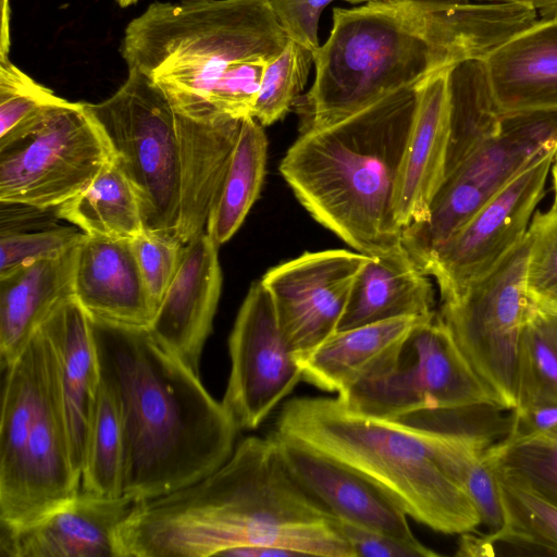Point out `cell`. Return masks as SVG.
I'll return each instance as SVG.
<instances>
[{
    "label": "cell",
    "mask_w": 557,
    "mask_h": 557,
    "mask_svg": "<svg viewBox=\"0 0 557 557\" xmlns=\"http://www.w3.org/2000/svg\"><path fill=\"white\" fill-rule=\"evenodd\" d=\"M117 547L120 557H225L245 547L355 557L337 519L297 481L274 435L248 436L207 476L135 503L119 527Z\"/></svg>",
    "instance_id": "cell-1"
},
{
    "label": "cell",
    "mask_w": 557,
    "mask_h": 557,
    "mask_svg": "<svg viewBox=\"0 0 557 557\" xmlns=\"http://www.w3.org/2000/svg\"><path fill=\"white\" fill-rule=\"evenodd\" d=\"M91 323L101 379L122 420L123 496L135 503L163 496L223 465L239 429L199 374L148 329Z\"/></svg>",
    "instance_id": "cell-2"
},
{
    "label": "cell",
    "mask_w": 557,
    "mask_h": 557,
    "mask_svg": "<svg viewBox=\"0 0 557 557\" xmlns=\"http://www.w3.org/2000/svg\"><path fill=\"white\" fill-rule=\"evenodd\" d=\"M288 41L271 0L154 1L125 28L128 70L197 121L251 115L268 63Z\"/></svg>",
    "instance_id": "cell-3"
},
{
    "label": "cell",
    "mask_w": 557,
    "mask_h": 557,
    "mask_svg": "<svg viewBox=\"0 0 557 557\" xmlns=\"http://www.w3.org/2000/svg\"><path fill=\"white\" fill-rule=\"evenodd\" d=\"M417 87L400 88L342 120L300 132L280 164L312 218L367 256L406 249L393 198Z\"/></svg>",
    "instance_id": "cell-4"
},
{
    "label": "cell",
    "mask_w": 557,
    "mask_h": 557,
    "mask_svg": "<svg viewBox=\"0 0 557 557\" xmlns=\"http://www.w3.org/2000/svg\"><path fill=\"white\" fill-rule=\"evenodd\" d=\"M312 55V86L295 103L300 132L342 120L457 65L442 27L440 0L336 8L330 36Z\"/></svg>",
    "instance_id": "cell-5"
},
{
    "label": "cell",
    "mask_w": 557,
    "mask_h": 557,
    "mask_svg": "<svg viewBox=\"0 0 557 557\" xmlns=\"http://www.w3.org/2000/svg\"><path fill=\"white\" fill-rule=\"evenodd\" d=\"M274 435L360 474L435 532L462 534L482 524L471 497L445 473L417 428L356 410L338 396H304L283 404Z\"/></svg>",
    "instance_id": "cell-6"
},
{
    "label": "cell",
    "mask_w": 557,
    "mask_h": 557,
    "mask_svg": "<svg viewBox=\"0 0 557 557\" xmlns=\"http://www.w3.org/2000/svg\"><path fill=\"white\" fill-rule=\"evenodd\" d=\"M0 527L28 524L81 492L52 345L39 329L3 369Z\"/></svg>",
    "instance_id": "cell-7"
},
{
    "label": "cell",
    "mask_w": 557,
    "mask_h": 557,
    "mask_svg": "<svg viewBox=\"0 0 557 557\" xmlns=\"http://www.w3.org/2000/svg\"><path fill=\"white\" fill-rule=\"evenodd\" d=\"M85 107L138 196L145 230L176 237L183 147L177 114L164 92L144 74L128 70L112 96Z\"/></svg>",
    "instance_id": "cell-8"
},
{
    "label": "cell",
    "mask_w": 557,
    "mask_h": 557,
    "mask_svg": "<svg viewBox=\"0 0 557 557\" xmlns=\"http://www.w3.org/2000/svg\"><path fill=\"white\" fill-rule=\"evenodd\" d=\"M112 158L85 102L66 100L0 137V201L57 209L84 190Z\"/></svg>",
    "instance_id": "cell-9"
},
{
    "label": "cell",
    "mask_w": 557,
    "mask_h": 557,
    "mask_svg": "<svg viewBox=\"0 0 557 557\" xmlns=\"http://www.w3.org/2000/svg\"><path fill=\"white\" fill-rule=\"evenodd\" d=\"M557 149V111L502 117L498 129L448 171L428 218L403 230V244L423 271L434 252L532 162Z\"/></svg>",
    "instance_id": "cell-10"
},
{
    "label": "cell",
    "mask_w": 557,
    "mask_h": 557,
    "mask_svg": "<svg viewBox=\"0 0 557 557\" xmlns=\"http://www.w3.org/2000/svg\"><path fill=\"white\" fill-rule=\"evenodd\" d=\"M529 232L486 275L441 300L440 318L502 407L518 403L520 346L533 304L525 290Z\"/></svg>",
    "instance_id": "cell-11"
},
{
    "label": "cell",
    "mask_w": 557,
    "mask_h": 557,
    "mask_svg": "<svg viewBox=\"0 0 557 557\" xmlns=\"http://www.w3.org/2000/svg\"><path fill=\"white\" fill-rule=\"evenodd\" d=\"M337 396L356 410L391 420L423 409L500 406L438 313L413 329L392 368Z\"/></svg>",
    "instance_id": "cell-12"
},
{
    "label": "cell",
    "mask_w": 557,
    "mask_h": 557,
    "mask_svg": "<svg viewBox=\"0 0 557 557\" xmlns=\"http://www.w3.org/2000/svg\"><path fill=\"white\" fill-rule=\"evenodd\" d=\"M556 150L532 162L434 252L423 272L435 278L441 300L486 275L525 236Z\"/></svg>",
    "instance_id": "cell-13"
},
{
    "label": "cell",
    "mask_w": 557,
    "mask_h": 557,
    "mask_svg": "<svg viewBox=\"0 0 557 557\" xmlns=\"http://www.w3.org/2000/svg\"><path fill=\"white\" fill-rule=\"evenodd\" d=\"M231 371L222 404L239 430L257 429L302 381L271 296L253 282L228 337Z\"/></svg>",
    "instance_id": "cell-14"
},
{
    "label": "cell",
    "mask_w": 557,
    "mask_h": 557,
    "mask_svg": "<svg viewBox=\"0 0 557 557\" xmlns=\"http://www.w3.org/2000/svg\"><path fill=\"white\" fill-rule=\"evenodd\" d=\"M370 257L345 249L305 252L263 275L261 282L295 357L310 352L337 331L354 282Z\"/></svg>",
    "instance_id": "cell-15"
},
{
    "label": "cell",
    "mask_w": 557,
    "mask_h": 557,
    "mask_svg": "<svg viewBox=\"0 0 557 557\" xmlns=\"http://www.w3.org/2000/svg\"><path fill=\"white\" fill-rule=\"evenodd\" d=\"M132 499L82 491L37 520L0 527L1 557H120L117 530Z\"/></svg>",
    "instance_id": "cell-16"
},
{
    "label": "cell",
    "mask_w": 557,
    "mask_h": 557,
    "mask_svg": "<svg viewBox=\"0 0 557 557\" xmlns=\"http://www.w3.org/2000/svg\"><path fill=\"white\" fill-rule=\"evenodd\" d=\"M218 248L206 231L185 245L180 268L148 326L165 349L198 374L222 288Z\"/></svg>",
    "instance_id": "cell-17"
},
{
    "label": "cell",
    "mask_w": 557,
    "mask_h": 557,
    "mask_svg": "<svg viewBox=\"0 0 557 557\" xmlns=\"http://www.w3.org/2000/svg\"><path fill=\"white\" fill-rule=\"evenodd\" d=\"M451 69L430 75L417 87V109L393 198L394 216L401 230L428 218L431 201L444 178L450 134Z\"/></svg>",
    "instance_id": "cell-18"
},
{
    "label": "cell",
    "mask_w": 557,
    "mask_h": 557,
    "mask_svg": "<svg viewBox=\"0 0 557 557\" xmlns=\"http://www.w3.org/2000/svg\"><path fill=\"white\" fill-rule=\"evenodd\" d=\"M274 436L297 481L337 520L381 531L438 555L416 537L408 516L376 485L320 454Z\"/></svg>",
    "instance_id": "cell-19"
},
{
    "label": "cell",
    "mask_w": 557,
    "mask_h": 557,
    "mask_svg": "<svg viewBox=\"0 0 557 557\" xmlns=\"http://www.w3.org/2000/svg\"><path fill=\"white\" fill-rule=\"evenodd\" d=\"M73 296L91 319L114 325L148 329L156 314L131 239L85 235L76 252Z\"/></svg>",
    "instance_id": "cell-20"
},
{
    "label": "cell",
    "mask_w": 557,
    "mask_h": 557,
    "mask_svg": "<svg viewBox=\"0 0 557 557\" xmlns=\"http://www.w3.org/2000/svg\"><path fill=\"white\" fill-rule=\"evenodd\" d=\"M481 62L499 116L557 111V16L536 21Z\"/></svg>",
    "instance_id": "cell-21"
},
{
    "label": "cell",
    "mask_w": 557,
    "mask_h": 557,
    "mask_svg": "<svg viewBox=\"0 0 557 557\" xmlns=\"http://www.w3.org/2000/svg\"><path fill=\"white\" fill-rule=\"evenodd\" d=\"M39 329L55 354L72 461L82 480L89 423L101 383L91 319L71 297L61 302Z\"/></svg>",
    "instance_id": "cell-22"
},
{
    "label": "cell",
    "mask_w": 557,
    "mask_h": 557,
    "mask_svg": "<svg viewBox=\"0 0 557 557\" xmlns=\"http://www.w3.org/2000/svg\"><path fill=\"white\" fill-rule=\"evenodd\" d=\"M432 317H403L336 331L310 352L295 357L302 381L338 395L377 376L395 364L413 329Z\"/></svg>",
    "instance_id": "cell-23"
},
{
    "label": "cell",
    "mask_w": 557,
    "mask_h": 557,
    "mask_svg": "<svg viewBox=\"0 0 557 557\" xmlns=\"http://www.w3.org/2000/svg\"><path fill=\"white\" fill-rule=\"evenodd\" d=\"M77 247L0 275L2 370L23 351L51 312L73 296Z\"/></svg>",
    "instance_id": "cell-24"
},
{
    "label": "cell",
    "mask_w": 557,
    "mask_h": 557,
    "mask_svg": "<svg viewBox=\"0 0 557 557\" xmlns=\"http://www.w3.org/2000/svg\"><path fill=\"white\" fill-rule=\"evenodd\" d=\"M176 114L183 147L182 206L176 238L186 245L206 231L243 117L221 115L197 121Z\"/></svg>",
    "instance_id": "cell-25"
},
{
    "label": "cell",
    "mask_w": 557,
    "mask_h": 557,
    "mask_svg": "<svg viewBox=\"0 0 557 557\" xmlns=\"http://www.w3.org/2000/svg\"><path fill=\"white\" fill-rule=\"evenodd\" d=\"M435 313L432 283L405 249L370 257L354 282L337 331Z\"/></svg>",
    "instance_id": "cell-26"
},
{
    "label": "cell",
    "mask_w": 557,
    "mask_h": 557,
    "mask_svg": "<svg viewBox=\"0 0 557 557\" xmlns=\"http://www.w3.org/2000/svg\"><path fill=\"white\" fill-rule=\"evenodd\" d=\"M55 215L106 239H132L145 230L138 196L114 158L84 190L58 207Z\"/></svg>",
    "instance_id": "cell-27"
},
{
    "label": "cell",
    "mask_w": 557,
    "mask_h": 557,
    "mask_svg": "<svg viewBox=\"0 0 557 557\" xmlns=\"http://www.w3.org/2000/svg\"><path fill=\"white\" fill-rule=\"evenodd\" d=\"M267 137L251 115L242 119L238 136L206 232L221 246L232 238L257 200L267 164Z\"/></svg>",
    "instance_id": "cell-28"
},
{
    "label": "cell",
    "mask_w": 557,
    "mask_h": 557,
    "mask_svg": "<svg viewBox=\"0 0 557 557\" xmlns=\"http://www.w3.org/2000/svg\"><path fill=\"white\" fill-rule=\"evenodd\" d=\"M449 92L450 134L445 174L480 141L493 135L502 122L481 61H466L454 66L449 73Z\"/></svg>",
    "instance_id": "cell-29"
},
{
    "label": "cell",
    "mask_w": 557,
    "mask_h": 557,
    "mask_svg": "<svg viewBox=\"0 0 557 557\" xmlns=\"http://www.w3.org/2000/svg\"><path fill=\"white\" fill-rule=\"evenodd\" d=\"M419 430L445 473L471 497L482 524L491 533L498 531L504 524V508L497 476L484 455L488 447L473 440Z\"/></svg>",
    "instance_id": "cell-30"
},
{
    "label": "cell",
    "mask_w": 557,
    "mask_h": 557,
    "mask_svg": "<svg viewBox=\"0 0 557 557\" xmlns=\"http://www.w3.org/2000/svg\"><path fill=\"white\" fill-rule=\"evenodd\" d=\"M123 463L119 405L101 379L87 434L81 490L107 497L123 496Z\"/></svg>",
    "instance_id": "cell-31"
},
{
    "label": "cell",
    "mask_w": 557,
    "mask_h": 557,
    "mask_svg": "<svg viewBox=\"0 0 557 557\" xmlns=\"http://www.w3.org/2000/svg\"><path fill=\"white\" fill-rule=\"evenodd\" d=\"M499 478L521 484L557 505V426L536 434H509L485 449Z\"/></svg>",
    "instance_id": "cell-32"
},
{
    "label": "cell",
    "mask_w": 557,
    "mask_h": 557,
    "mask_svg": "<svg viewBox=\"0 0 557 557\" xmlns=\"http://www.w3.org/2000/svg\"><path fill=\"white\" fill-rule=\"evenodd\" d=\"M539 404H557V311L533 305L521 337L515 409Z\"/></svg>",
    "instance_id": "cell-33"
},
{
    "label": "cell",
    "mask_w": 557,
    "mask_h": 557,
    "mask_svg": "<svg viewBox=\"0 0 557 557\" xmlns=\"http://www.w3.org/2000/svg\"><path fill=\"white\" fill-rule=\"evenodd\" d=\"M497 480L504 524L487 535L491 542L536 547L557 555V505L521 484L499 476Z\"/></svg>",
    "instance_id": "cell-34"
},
{
    "label": "cell",
    "mask_w": 557,
    "mask_h": 557,
    "mask_svg": "<svg viewBox=\"0 0 557 557\" xmlns=\"http://www.w3.org/2000/svg\"><path fill=\"white\" fill-rule=\"evenodd\" d=\"M397 421L425 431L473 440L490 447L510 434L512 411L499 405L476 404L423 409Z\"/></svg>",
    "instance_id": "cell-35"
},
{
    "label": "cell",
    "mask_w": 557,
    "mask_h": 557,
    "mask_svg": "<svg viewBox=\"0 0 557 557\" xmlns=\"http://www.w3.org/2000/svg\"><path fill=\"white\" fill-rule=\"evenodd\" d=\"M312 63L311 51L288 40L263 72L251 116L262 126L284 117L299 98Z\"/></svg>",
    "instance_id": "cell-36"
},
{
    "label": "cell",
    "mask_w": 557,
    "mask_h": 557,
    "mask_svg": "<svg viewBox=\"0 0 557 557\" xmlns=\"http://www.w3.org/2000/svg\"><path fill=\"white\" fill-rule=\"evenodd\" d=\"M65 101L18 69L9 57H0V137Z\"/></svg>",
    "instance_id": "cell-37"
},
{
    "label": "cell",
    "mask_w": 557,
    "mask_h": 557,
    "mask_svg": "<svg viewBox=\"0 0 557 557\" xmlns=\"http://www.w3.org/2000/svg\"><path fill=\"white\" fill-rule=\"evenodd\" d=\"M528 232L527 294L535 307L557 311V208L537 212Z\"/></svg>",
    "instance_id": "cell-38"
},
{
    "label": "cell",
    "mask_w": 557,
    "mask_h": 557,
    "mask_svg": "<svg viewBox=\"0 0 557 557\" xmlns=\"http://www.w3.org/2000/svg\"><path fill=\"white\" fill-rule=\"evenodd\" d=\"M131 244L157 311L180 268L185 245L173 235L146 230L132 238Z\"/></svg>",
    "instance_id": "cell-39"
},
{
    "label": "cell",
    "mask_w": 557,
    "mask_h": 557,
    "mask_svg": "<svg viewBox=\"0 0 557 557\" xmlns=\"http://www.w3.org/2000/svg\"><path fill=\"white\" fill-rule=\"evenodd\" d=\"M86 234L74 227L38 232H8L0 238V275L34 261L61 256L81 244Z\"/></svg>",
    "instance_id": "cell-40"
},
{
    "label": "cell",
    "mask_w": 557,
    "mask_h": 557,
    "mask_svg": "<svg viewBox=\"0 0 557 557\" xmlns=\"http://www.w3.org/2000/svg\"><path fill=\"white\" fill-rule=\"evenodd\" d=\"M333 0H271L273 12L288 40L312 53L319 45V21Z\"/></svg>",
    "instance_id": "cell-41"
},
{
    "label": "cell",
    "mask_w": 557,
    "mask_h": 557,
    "mask_svg": "<svg viewBox=\"0 0 557 557\" xmlns=\"http://www.w3.org/2000/svg\"><path fill=\"white\" fill-rule=\"evenodd\" d=\"M354 556L364 557H434L431 553L373 529L337 520Z\"/></svg>",
    "instance_id": "cell-42"
},
{
    "label": "cell",
    "mask_w": 557,
    "mask_h": 557,
    "mask_svg": "<svg viewBox=\"0 0 557 557\" xmlns=\"http://www.w3.org/2000/svg\"><path fill=\"white\" fill-rule=\"evenodd\" d=\"M10 10L9 0H1V39L0 50L2 52H9L10 50Z\"/></svg>",
    "instance_id": "cell-43"
},
{
    "label": "cell",
    "mask_w": 557,
    "mask_h": 557,
    "mask_svg": "<svg viewBox=\"0 0 557 557\" xmlns=\"http://www.w3.org/2000/svg\"><path fill=\"white\" fill-rule=\"evenodd\" d=\"M536 10L553 12L557 16V0H532Z\"/></svg>",
    "instance_id": "cell-44"
},
{
    "label": "cell",
    "mask_w": 557,
    "mask_h": 557,
    "mask_svg": "<svg viewBox=\"0 0 557 557\" xmlns=\"http://www.w3.org/2000/svg\"><path fill=\"white\" fill-rule=\"evenodd\" d=\"M550 170H552L553 187H554V203H553V206L557 208V150L555 152V157H554Z\"/></svg>",
    "instance_id": "cell-45"
},
{
    "label": "cell",
    "mask_w": 557,
    "mask_h": 557,
    "mask_svg": "<svg viewBox=\"0 0 557 557\" xmlns=\"http://www.w3.org/2000/svg\"><path fill=\"white\" fill-rule=\"evenodd\" d=\"M345 1L357 3V2H371V1H379V0H345ZM474 1H519V0H474Z\"/></svg>",
    "instance_id": "cell-46"
}]
</instances>
